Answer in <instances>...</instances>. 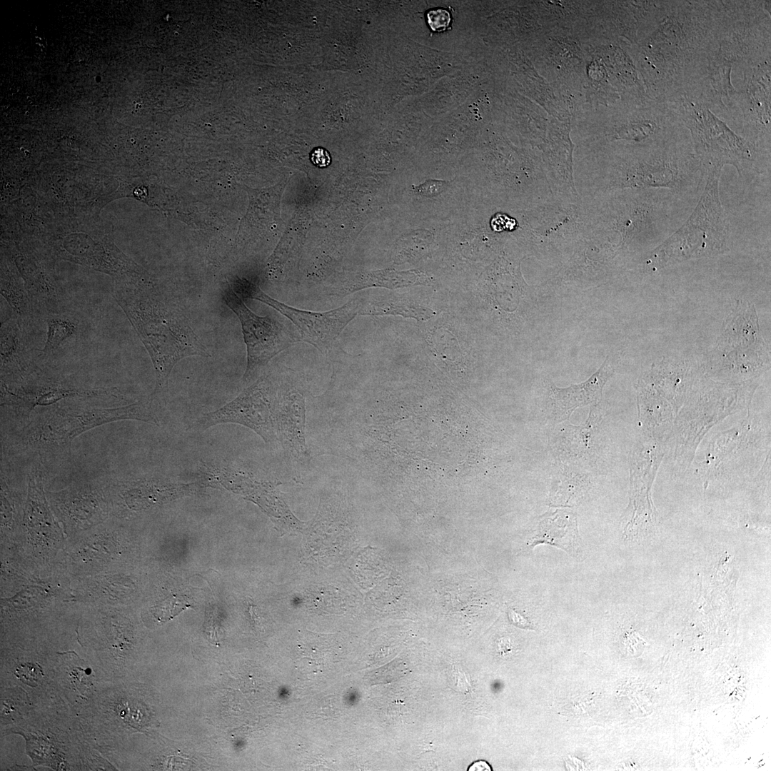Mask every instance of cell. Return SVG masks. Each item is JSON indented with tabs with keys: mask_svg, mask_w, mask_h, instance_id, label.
Masks as SVG:
<instances>
[{
	"mask_svg": "<svg viewBox=\"0 0 771 771\" xmlns=\"http://www.w3.org/2000/svg\"><path fill=\"white\" fill-rule=\"evenodd\" d=\"M113 296L152 361L156 381L151 395L165 403L174 366L186 357L210 354L180 304L156 285L136 279L118 282Z\"/></svg>",
	"mask_w": 771,
	"mask_h": 771,
	"instance_id": "obj_1",
	"label": "cell"
},
{
	"mask_svg": "<svg viewBox=\"0 0 771 771\" xmlns=\"http://www.w3.org/2000/svg\"><path fill=\"white\" fill-rule=\"evenodd\" d=\"M163 408L151 395L114 408L57 403L31 415L17 433L16 443L22 450L49 455L66 450L80 435L106 423L133 420L158 425Z\"/></svg>",
	"mask_w": 771,
	"mask_h": 771,
	"instance_id": "obj_2",
	"label": "cell"
},
{
	"mask_svg": "<svg viewBox=\"0 0 771 771\" xmlns=\"http://www.w3.org/2000/svg\"><path fill=\"white\" fill-rule=\"evenodd\" d=\"M720 171L707 172L706 185L696 208L685 223L654 251L655 263L665 266L723 249L728 228L719 194Z\"/></svg>",
	"mask_w": 771,
	"mask_h": 771,
	"instance_id": "obj_3",
	"label": "cell"
},
{
	"mask_svg": "<svg viewBox=\"0 0 771 771\" xmlns=\"http://www.w3.org/2000/svg\"><path fill=\"white\" fill-rule=\"evenodd\" d=\"M276 399L271 382L265 377L260 378L228 403L198 418L188 429L203 431L218 424L236 423L251 429L266 445L274 446L278 442L275 422Z\"/></svg>",
	"mask_w": 771,
	"mask_h": 771,
	"instance_id": "obj_4",
	"label": "cell"
},
{
	"mask_svg": "<svg viewBox=\"0 0 771 771\" xmlns=\"http://www.w3.org/2000/svg\"><path fill=\"white\" fill-rule=\"evenodd\" d=\"M223 300L238 318L247 349V364L243 376L248 383L277 354L301 341L283 323L271 316H260L252 312L243 297L229 287Z\"/></svg>",
	"mask_w": 771,
	"mask_h": 771,
	"instance_id": "obj_5",
	"label": "cell"
},
{
	"mask_svg": "<svg viewBox=\"0 0 771 771\" xmlns=\"http://www.w3.org/2000/svg\"><path fill=\"white\" fill-rule=\"evenodd\" d=\"M238 293L243 298L266 303L285 316L296 328L301 341L312 345L323 354L331 351L343 330L359 315L361 305V300L356 298L332 311L312 312L284 304L256 286L244 285Z\"/></svg>",
	"mask_w": 771,
	"mask_h": 771,
	"instance_id": "obj_6",
	"label": "cell"
},
{
	"mask_svg": "<svg viewBox=\"0 0 771 771\" xmlns=\"http://www.w3.org/2000/svg\"><path fill=\"white\" fill-rule=\"evenodd\" d=\"M124 399L116 388L92 387L54 381L39 371L25 382L9 386L1 381V405L29 418L37 406H50L62 400Z\"/></svg>",
	"mask_w": 771,
	"mask_h": 771,
	"instance_id": "obj_7",
	"label": "cell"
},
{
	"mask_svg": "<svg viewBox=\"0 0 771 771\" xmlns=\"http://www.w3.org/2000/svg\"><path fill=\"white\" fill-rule=\"evenodd\" d=\"M203 482L221 486L246 495L263 510L283 523L299 528L301 522L280 497L276 484L229 463H202L199 468Z\"/></svg>",
	"mask_w": 771,
	"mask_h": 771,
	"instance_id": "obj_8",
	"label": "cell"
},
{
	"mask_svg": "<svg viewBox=\"0 0 771 771\" xmlns=\"http://www.w3.org/2000/svg\"><path fill=\"white\" fill-rule=\"evenodd\" d=\"M0 364L1 381L9 386L25 382L39 371L26 341V328L14 315L1 321Z\"/></svg>",
	"mask_w": 771,
	"mask_h": 771,
	"instance_id": "obj_9",
	"label": "cell"
},
{
	"mask_svg": "<svg viewBox=\"0 0 771 771\" xmlns=\"http://www.w3.org/2000/svg\"><path fill=\"white\" fill-rule=\"evenodd\" d=\"M275 422L277 438L284 450L298 461L308 463L310 455L305 438V401L299 392L289 391L277 396Z\"/></svg>",
	"mask_w": 771,
	"mask_h": 771,
	"instance_id": "obj_10",
	"label": "cell"
},
{
	"mask_svg": "<svg viewBox=\"0 0 771 771\" xmlns=\"http://www.w3.org/2000/svg\"><path fill=\"white\" fill-rule=\"evenodd\" d=\"M198 485L197 483H173L158 477H141L117 483L124 502L128 508L136 510L187 494Z\"/></svg>",
	"mask_w": 771,
	"mask_h": 771,
	"instance_id": "obj_11",
	"label": "cell"
},
{
	"mask_svg": "<svg viewBox=\"0 0 771 771\" xmlns=\"http://www.w3.org/2000/svg\"><path fill=\"white\" fill-rule=\"evenodd\" d=\"M542 543L557 546L578 558L582 551L575 518L563 512L545 517L530 545L533 547Z\"/></svg>",
	"mask_w": 771,
	"mask_h": 771,
	"instance_id": "obj_12",
	"label": "cell"
},
{
	"mask_svg": "<svg viewBox=\"0 0 771 771\" xmlns=\"http://www.w3.org/2000/svg\"><path fill=\"white\" fill-rule=\"evenodd\" d=\"M607 361L587 381L567 388L550 387L551 399L555 416L563 418L567 413L580 405L595 403L602 393L603 387L610 375Z\"/></svg>",
	"mask_w": 771,
	"mask_h": 771,
	"instance_id": "obj_13",
	"label": "cell"
},
{
	"mask_svg": "<svg viewBox=\"0 0 771 771\" xmlns=\"http://www.w3.org/2000/svg\"><path fill=\"white\" fill-rule=\"evenodd\" d=\"M55 496L60 510L73 519H91L99 513L98 495L89 485L71 488Z\"/></svg>",
	"mask_w": 771,
	"mask_h": 771,
	"instance_id": "obj_14",
	"label": "cell"
},
{
	"mask_svg": "<svg viewBox=\"0 0 771 771\" xmlns=\"http://www.w3.org/2000/svg\"><path fill=\"white\" fill-rule=\"evenodd\" d=\"M434 314L432 309L401 298L361 301L359 311V315H398L421 321L428 320Z\"/></svg>",
	"mask_w": 771,
	"mask_h": 771,
	"instance_id": "obj_15",
	"label": "cell"
},
{
	"mask_svg": "<svg viewBox=\"0 0 771 771\" xmlns=\"http://www.w3.org/2000/svg\"><path fill=\"white\" fill-rule=\"evenodd\" d=\"M430 278L418 270L398 272L394 270L376 271L367 275L363 279L346 289L349 293L368 287H384L398 288L412 285L427 284Z\"/></svg>",
	"mask_w": 771,
	"mask_h": 771,
	"instance_id": "obj_16",
	"label": "cell"
},
{
	"mask_svg": "<svg viewBox=\"0 0 771 771\" xmlns=\"http://www.w3.org/2000/svg\"><path fill=\"white\" fill-rule=\"evenodd\" d=\"M1 294L11 308L13 315L25 328L38 318L25 286L14 276L9 273L2 274Z\"/></svg>",
	"mask_w": 771,
	"mask_h": 771,
	"instance_id": "obj_17",
	"label": "cell"
},
{
	"mask_svg": "<svg viewBox=\"0 0 771 771\" xmlns=\"http://www.w3.org/2000/svg\"><path fill=\"white\" fill-rule=\"evenodd\" d=\"M45 320L47 324L46 339L41 350L44 354L54 352L63 341L74 336L78 331L76 321L64 314H50Z\"/></svg>",
	"mask_w": 771,
	"mask_h": 771,
	"instance_id": "obj_18",
	"label": "cell"
},
{
	"mask_svg": "<svg viewBox=\"0 0 771 771\" xmlns=\"http://www.w3.org/2000/svg\"><path fill=\"white\" fill-rule=\"evenodd\" d=\"M450 687L456 692L468 694L472 690V682L469 673L460 663L453 664L448 672Z\"/></svg>",
	"mask_w": 771,
	"mask_h": 771,
	"instance_id": "obj_19",
	"label": "cell"
},
{
	"mask_svg": "<svg viewBox=\"0 0 771 771\" xmlns=\"http://www.w3.org/2000/svg\"><path fill=\"white\" fill-rule=\"evenodd\" d=\"M426 19L429 27L435 32L446 31L451 23L450 12L443 9L429 10L426 14Z\"/></svg>",
	"mask_w": 771,
	"mask_h": 771,
	"instance_id": "obj_20",
	"label": "cell"
},
{
	"mask_svg": "<svg viewBox=\"0 0 771 771\" xmlns=\"http://www.w3.org/2000/svg\"><path fill=\"white\" fill-rule=\"evenodd\" d=\"M15 675L24 683L34 686L41 676V670L37 665L24 664L16 668Z\"/></svg>",
	"mask_w": 771,
	"mask_h": 771,
	"instance_id": "obj_21",
	"label": "cell"
},
{
	"mask_svg": "<svg viewBox=\"0 0 771 771\" xmlns=\"http://www.w3.org/2000/svg\"><path fill=\"white\" fill-rule=\"evenodd\" d=\"M446 183L444 181L429 180L417 187V192L423 196H433L444 190Z\"/></svg>",
	"mask_w": 771,
	"mask_h": 771,
	"instance_id": "obj_22",
	"label": "cell"
},
{
	"mask_svg": "<svg viewBox=\"0 0 771 771\" xmlns=\"http://www.w3.org/2000/svg\"><path fill=\"white\" fill-rule=\"evenodd\" d=\"M181 601L180 599L174 597L165 603L166 608H164V613L162 614V620L172 618L188 606L185 602Z\"/></svg>",
	"mask_w": 771,
	"mask_h": 771,
	"instance_id": "obj_23",
	"label": "cell"
},
{
	"mask_svg": "<svg viewBox=\"0 0 771 771\" xmlns=\"http://www.w3.org/2000/svg\"><path fill=\"white\" fill-rule=\"evenodd\" d=\"M311 160L313 163L320 168L326 167L331 163V156L327 150L318 147L313 149L311 153Z\"/></svg>",
	"mask_w": 771,
	"mask_h": 771,
	"instance_id": "obj_24",
	"label": "cell"
},
{
	"mask_svg": "<svg viewBox=\"0 0 771 771\" xmlns=\"http://www.w3.org/2000/svg\"><path fill=\"white\" fill-rule=\"evenodd\" d=\"M508 615H509V618H510V621L515 625L518 626L520 628H528V626H529L528 622L525 619H524V618L522 615H520L519 613H518L515 610L510 609L509 610Z\"/></svg>",
	"mask_w": 771,
	"mask_h": 771,
	"instance_id": "obj_25",
	"label": "cell"
},
{
	"mask_svg": "<svg viewBox=\"0 0 771 771\" xmlns=\"http://www.w3.org/2000/svg\"><path fill=\"white\" fill-rule=\"evenodd\" d=\"M468 770H491V767L485 761H478L470 765Z\"/></svg>",
	"mask_w": 771,
	"mask_h": 771,
	"instance_id": "obj_26",
	"label": "cell"
}]
</instances>
